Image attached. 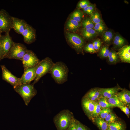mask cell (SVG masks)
<instances>
[{"label": "cell", "instance_id": "6da1fadb", "mask_svg": "<svg viewBox=\"0 0 130 130\" xmlns=\"http://www.w3.org/2000/svg\"><path fill=\"white\" fill-rule=\"evenodd\" d=\"M68 68L66 65L62 61L54 63L49 72L57 83L61 84L67 81Z\"/></svg>", "mask_w": 130, "mask_h": 130}, {"label": "cell", "instance_id": "bcb514c9", "mask_svg": "<svg viewBox=\"0 0 130 130\" xmlns=\"http://www.w3.org/2000/svg\"></svg>", "mask_w": 130, "mask_h": 130}, {"label": "cell", "instance_id": "7c38bea8", "mask_svg": "<svg viewBox=\"0 0 130 130\" xmlns=\"http://www.w3.org/2000/svg\"><path fill=\"white\" fill-rule=\"evenodd\" d=\"M81 104L83 109L86 115L89 119L92 118L95 102L90 100L84 96L82 98Z\"/></svg>", "mask_w": 130, "mask_h": 130}, {"label": "cell", "instance_id": "603a6c76", "mask_svg": "<svg viewBox=\"0 0 130 130\" xmlns=\"http://www.w3.org/2000/svg\"><path fill=\"white\" fill-rule=\"evenodd\" d=\"M125 42L124 39L119 35L117 34L114 37L113 42L116 48H121L124 46Z\"/></svg>", "mask_w": 130, "mask_h": 130}, {"label": "cell", "instance_id": "ba28073f", "mask_svg": "<svg viewBox=\"0 0 130 130\" xmlns=\"http://www.w3.org/2000/svg\"><path fill=\"white\" fill-rule=\"evenodd\" d=\"M12 16L6 10H0V29L2 32H9L12 29Z\"/></svg>", "mask_w": 130, "mask_h": 130}, {"label": "cell", "instance_id": "1f68e13d", "mask_svg": "<svg viewBox=\"0 0 130 130\" xmlns=\"http://www.w3.org/2000/svg\"><path fill=\"white\" fill-rule=\"evenodd\" d=\"M110 52L108 47L106 46H104L101 49L99 55L102 58H106L108 57Z\"/></svg>", "mask_w": 130, "mask_h": 130}, {"label": "cell", "instance_id": "836d02e7", "mask_svg": "<svg viewBox=\"0 0 130 130\" xmlns=\"http://www.w3.org/2000/svg\"><path fill=\"white\" fill-rule=\"evenodd\" d=\"M95 7L94 5L90 4L83 9V12L85 13L91 15L94 12Z\"/></svg>", "mask_w": 130, "mask_h": 130}, {"label": "cell", "instance_id": "ee69618b", "mask_svg": "<svg viewBox=\"0 0 130 130\" xmlns=\"http://www.w3.org/2000/svg\"><path fill=\"white\" fill-rule=\"evenodd\" d=\"M2 32L0 30V40L2 35H1V33Z\"/></svg>", "mask_w": 130, "mask_h": 130}, {"label": "cell", "instance_id": "9a60e30c", "mask_svg": "<svg viewBox=\"0 0 130 130\" xmlns=\"http://www.w3.org/2000/svg\"><path fill=\"white\" fill-rule=\"evenodd\" d=\"M119 58L123 62L130 63V46H125L120 48L117 52Z\"/></svg>", "mask_w": 130, "mask_h": 130}, {"label": "cell", "instance_id": "8fae6325", "mask_svg": "<svg viewBox=\"0 0 130 130\" xmlns=\"http://www.w3.org/2000/svg\"><path fill=\"white\" fill-rule=\"evenodd\" d=\"M37 68V65L34 67L24 70V73L20 78L21 84H30L34 80L36 76Z\"/></svg>", "mask_w": 130, "mask_h": 130}, {"label": "cell", "instance_id": "d6986e66", "mask_svg": "<svg viewBox=\"0 0 130 130\" xmlns=\"http://www.w3.org/2000/svg\"><path fill=\"white\" fill-rule=\"evenodd\" d=\"M84 96L94 102L98 101L102 97L100 92V88H95L90 90Z\"/></svg>", "mask_w": 130, "mask_h": 130}, {"label": "cell", "instance_id": "60d3db41", "mask_svg": "<svg viewBox=\"0 0 130 130\" xmlns=\"http://www.w3.org/2000/svg\"><path fill=\"white\" fill-rule=\"evenodd\" d=\"M67 130H77L76 126L75 119L74 117L72 119Z\"/></svg>", "mask_w": 130, "mask_h": 130}, {"label": "cell", "instance_id": "83f0119b", "mask_svg": "<svg viewBox=\"0 0 130 130\" xmlns=\"http://www.w3.org/2000/svg\"><path fill=\"white\" fill-rule=\"evenodd\" d=\"M102 38L104 42L108 44L110 43L113 38L112 32L110 31L105 32L103 34Z\"/></svg>", "mask_w": 130, "mask_h": 130}, {"label": "cell", "instance_id": "ab89813d", "mask_svg": "<svg viewBox=\"0 0 130 130\" xmlns=\"http://www.w3.org/2000/svg\"><path fill=\"white\" fill-rule=\"evenodd\" d=\"M92 43L96 52L99 50L101 46V42L99 39H98L95 40Z\"/></svg>", "mask_w": 130, "mask_h": 130}, {"label": "cell", "instance_id": "7402d4cb", "mask_svg": "<svg viewBox=\"0 0 130 130\" xmlns=\"http://www.w3.org/2000/svg\"><path fill=\"white\" fill-rule=\"evenodd\" d=\"M83 12L79 9H77L72 13L69 16V18L80 22L83 17Z\"/></svg>", "mask_w": 130, "mask_h": 130}, {"label": "cell", "instance_id": "4316f807", "mask_svg": "<svg viewBox=\"0 0 130 130\" xmlns=\"http://www.w3.org/2000/svg\"><path fill=\"white\" fill-rule=\"evenodd\" d=\"M107 57L110 62L112 64L116 63L119 60L117 52L113 50L110 51Z\"/></svg>", "mask_w": 130, "mask_h": 130}, {"label": "cell", "instance_id": "f1b7e54d", "mask_svg": "<svg viewBox=\"0 0 130 130\" xmlns=\"http://www.w3.org/2000/svg\"><path fill=\"white\" fill-rule=\"evenodd\" d=\"M98 102L102 109L113 107L108 102L107 99L103 97H101Z\"/></svg>", "mask_w": 130, "mask_h": 130}, {"label": "cell", "instance_id": "8d00e7d4", "mask_svg": "<svg viewBox=\"0 0 130 130\" xmlns=\"http://www.w3.org/2000/svg\"><path fill=\"white\" fill-rule=\"evenodd\" d=\"M83 49L86 52L94 53L96 52L92 43L88 44L84 46Z\"/></svg>", "mask_w": 130, "mask_h": 130}, {"label": "cell", "instance_id": "30bf717a", "mask_svg": "<svg viewBox=\"0 0 130 130\" xmlns=\"http://www.w3.org/2000/svg\"><path fill=\"white\" fill-rule=\"evenodd\" d=\"M10 36L9 32L6 33L2 35L0 40V46L3 53L4 58H6L13 42Z\"/></svg>", "mask_w": 130, "mask_h": 130}, {"label": "cell", "instance_id": "d590c367", "mask_svg": "<svg viewBox=\"0 0 130 130\" xmlns=\"http://www.w3.org/2000/svg\"><path fill=\"white\" fill-rule=\"evenodd\" d=\"M111 112V111L110 108L102 109L99 113V116L101 118L104 119L105 117Z\"/></svg>", "mask_w": 130, "mask_h": 130}, {"label": "cell", "instance_id": "484cf974", "mask_svg": "<svg viewBox=\"0 0 130 130\" xmlns=\"http://www.w3.org/2000/svg\"><path fill=\"white\" fill-rule=\"evenodd\" d=\"M81 26L83 28L86 29H93L95 25L90 18L86 17L82 20Z\"/></svg>", "mask_w": 130, "mask_h": 130}, {"label": "cell", "instance_id": "4fadbf2b", "mask_svg": "<svg viewBox=\"0 0 130 130\" xmlns=\"http://www.w3.org/2000/svg\"><path fill=\"white\" fill-rule=\"evenodd\" d=\"M21 34L23 37L24 42L27 44H32L36 40V30L29 24Z\"/></svg>", "mask_w": 130, "mask_h": 130}, {"label": "cell", "instance_id": "cb8c5ba5", "mask_svg": "<svg viewBox=\"0 0 130 130\" xmlns=\"http://www.w3.org/2000/svg\"><path fill=\"white\" fill-rule=\"evenodd\" d=\"M108 126L109 129L110 130H125L124 125L117 121L108 124Z\"/></svg>", "mask_w": 130, "mask_h": 130}, {"label": "cell", "instance_id": "ac0fdd59", "mask_svg": "<svg viewBox=\"0 0 130 130\" xmlns=\"http://www.w3.org/2000/svg\"><path fill=\"white\" fill-rule=\"evenodd\" d=\"M117 97L120 101L124 105L130 106V91H129L123 89L117 94Z\"/></svg>", "mask_w": 130, "mask_h": 130}, {"label": "cell", "instance_id": "4dcf8cb0", "mask_svg": "<svg viewBox=\"0 0 130 130\" xmlns=\"http://www.w3.org/2000/svg\"><path fill=\"white\" fill-rule=\"evenodd\" d=\"M90 15L91 19L95 24L102 21L100 14L97 11L94 12Z\"/></svg>", "mask_w": 130, "mask_h": 130}, {"label": "cell", "instance_id": "277c9868", "mask_svg": "<svg viewBox=\"0 0 130 130\" xmlns=\"http://www.w3.org/2000/svg\"><path fill=\"white\" fill-rule=\"evenodd\" d=\"M65 36L67 42L69 46L78 53H82L85 46L84 38L76 33L67 32H65Z\"/></svg>", "mask_w": 130, "mask_h": 130}, {"label": "cell", "instance_id": "2e32d148", "mask_svg": "<svg viewBox=\"0 0 130 130\" xmlns=\"http://www.w3.org/2000/svg\"><path fill=\"white\" fill-rule=\"evenodd\" d=\"M123 89L120 87H117L111 88H100V91L102 97L107 99L117 94L120 90Z\"/></svg>", "mask_w": 130, "mask_h": 130}, {"label": "cell", "instance_id": "9c48e42d", "mask_svg": "<svg viewBox=\"0 0 130 130\" xmlns=\"http://www.w3.org/2000/svg\"><path fill=\"white\" fill-rule=\"evenodd\" d=\"M2 71V79L13 86L14 88L21 84L20 78H18L12 73L4 65H1Z\"/></svg>", "mask_w": 130, "mask_h": 130}, {"label": "cell", "instance_id": "d6a6232c", "mask_svg": "<svg viewBox=\"0 0 130 130\" xmlns=\"http://www.w3.org/2000/svg\"><path fill=\"white\" fill-rule=\"evenodd\" d=\"M117 117L116 115L111 112L105 118V121L108 124L117 121Z\"/></svg>", "mask_w": 130, "mask_h": 130}, {"label": "cell", "instance_id": "5b68a950", "mask_svg": "<svg viewBox=\"0 0 130 130\" xmlns=\"http://www.w3.org/2000/svg\"><path fill=\"white\" fill-rule=\"evenodd\" d=\"M54 64L52 60L48 57L40 61L37 65L36 76L32 84L34 85L43 76L47 73H49Z\"/></svg>", "mask_w": 130, "mask_h": 130}, {"label": "cell", "instance_id": "74e56055", "mask_svg": "<svg viewBox=\"0 0 130 130\" xmlns=\"http://www.w3.org/2000/svg\"><path fill=\"white\" fill-rule=\"evenodd\" d=\"M90 4L89 1L87 0H83L80 1L77 5L78 8L84 9Z\"/></svg>", "mask_w": 130, "mask_h": 130}, {"label": "cell", "instance_id": "5bb4252c", "mask_svg": "<svg viewBox=\"0 0 130 130\" xmlns=\"http://www.w3.org/2000/svg\"><path fill=\"white\" fill-rule=\"evenodd\" d=\"M12 29L19 34H21L28 24L23 19L12 16Z\"/></svg>", "mask_w": 130, "mask_h": 130}, {"label": "cell", "instance_id": "b9f144b4", "mask_svg": "<svg viewBox=\"0 0 130 130\" xmlns=\"http://www.w3.org/2000/svg\"><path fill=\"white\" fill-rule=\"evenodd\" d=\"M118 107L120 108L128 117L130 114V111L129 108L127 106L125 105L120 106Z\"/></svg>", "mask_w": 130, "mask_h": 130}, {"label": "cell", "instance_id": "f6af8a7d", "mask_svg": "<svg viewBox=\"0 0 130 130\" xmlns=\"http://www.w3.org/2000/svg\"><path fill=\"white\" fill-rule=\"evenodd\" d=\"M107 130H110L109 129H108Z\"/></svg>", "mask_w": 130, "mask_h": 130}, {"label": "cell", "instance_id": "44dd1931", "mask_svg": "<svg viewBox=\"0 0 130 130\" xmlns=\"http://www.w3.org/2000/svg\"><path fill=\"white\" fill-rule=\"evenodd\" d=\"M94 121L100 130H107L109 129L108 124L99 116L95 118Z\"/></svg>", "mask_w": 130, "mask_h": 130}, {"label": "cell", "instance_id": "d4e9b609", "mask_svg": "<svg viewBox=\"0 0 130 130\" xmlns=\"http://www.w3.org/2000/svg\"><path fill=\"white\" fill-rule=\"evenodd\" d=\"M107 99L108 102L113 107H118L119 106L124 105L119 100L117 94Z\"/></svg>", "mask_w": 130, "mask_h": 130}, {"label": "cell", "instance_id": "ffe728a7", "mask_svg": "<svg viewBox=\"0 0 130 130\" xmlns=\"http://www.w3.org/2000/svg\"><path fill=\"white\" fill-rule=\"evenodd\" d=\"M81 34L84 39H93L97 35V32L93 29L83 28L82 30Z\"/></svg>", "mask_w": 130, "mask_h": 130}, {"label": "cell", "instance_id": "8992f818", "mask_svg": "<svg viewBox=\"0 0 130 130\" xmlns=\"http://www.w3.org/2000/svg\"><path fill=\"white\" fill-rule=\"evenodd\" d=\"M27 49L24 44L14 42L6 58L22 61Z\"/></svg>", "mask_w": 130, "mask_h": 130}, {"label": "cell", "instance_id": "f35d334b", "mask_svg": "<svg viewBox=\"0 0 130 130\" xmlns=\"http://www.w3.org/2000/svg\"><path fill=\"white\" fill-rule=\"evenodd\" d=\"M75 123L77 130H89L85 126L76 119Z\"/></svg>", "mask_w": 130, "mask_h": 130}, {"label": "cell", "instance_id": "e575fe53", "mask_svg": "<svg viewBox=\"0 0 130 130\" xmlns=\"http://www.w3.org/2000/svg\"><path fill=\"white\" fill-rule=\"evenodd\" d=\"M102 109L101 107L98 104V101L95 102V106L93 118H96L99 116V113Z\"/></svg>", "mask_w": 130, "mask_h": 130}, {"label": "cell", "instance_id": "3957f363", "mask_svg": "<svg viewBox=\"0 0 130 130\" xmlns=\"http://www.w3.org/2000/svg\"><path fill=\"white\" fill-rule=\"evenodd\" d=\"M13 88L23 100L25 104L28 105L32 99L37 94V91L32 84H21Z\"/></svg>", "mask_w": 130, "mask_h": 130}, {"label": "cell", "instance_id": "e0dca14e", "mask_svg": "<svg viewBox=\"0 0 130 130\" xmlns=\"http://www.w3.org/2000/svg\"><path fill=\"white\" fill-rule=\"evenodd\" d=\"M81 26V23L69 18L66 21L65 25L66 32L71 33H75Z\"/></svg>", "mask_w": 130, "mask_h": 130}, {"label": "cell", "instance_id": "7a4b0ae2", "mask_svg": "<svg viewBox=\"0 0 130 130\" xmlns=\"http://www.w3.org/2000/svg\"><path fill=\"white\" fill-rule=\"evenodd\" d=\"M74 117L68 109L64 110L55 115L53 121L57 130H67Z\"/></svg>", "mask_w": 130, "mask_h": 130}, {"label": "cell", "instance_id": "7bdbcfd3", "mask_svg": "<svg viewBox=\"0 0 130 130\" xmlns=\"http://www.w3.org/2000/svg\"><path fill=\"white\" fill-rule=\"evenodd\" d=\"M4 58L3 53L1 48L0 46V61Z\"/></svg>", "mask_w": 130, "mask_h": 130}, {"label": "cell", "instance_id": "f546056e", "mask_svg": "<svg viewBox=\"0 0 130 130\" xmlns=\"http://www.w3.org/2000/svg\"><path fill=\"white\" fill-rule=\"evenodd\" d=\"M94 29L97 32L101 33H102L105 29V26L103 21L96 24L94 27Z\"/></svg>", "mask_w": 130, "mask_h": 130}, {"label": "cell", "instance_id": "52a82bcc", "mask_svg": "<svg viewBox=\"0 0 130 130\" xmlns=\"http://www.w3.org/2000/svg\"><path fill=\"white\" fill-rule=\"evenodd\" d=\"M24 70L36 66L40 61L35 54L27 49L22 60Z\"/></svg>", "mask_w": 130, "mask_h": 130}]
</instances>
